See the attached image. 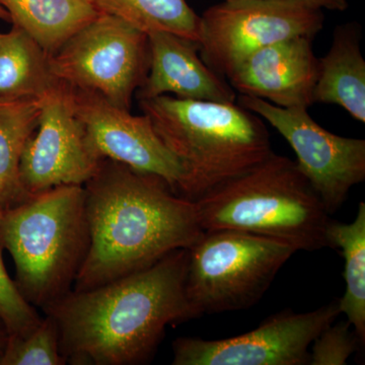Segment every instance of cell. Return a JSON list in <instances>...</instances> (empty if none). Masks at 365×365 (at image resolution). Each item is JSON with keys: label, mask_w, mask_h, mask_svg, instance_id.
<instances>
[{"label": "cell", "mask_w": 365, "mask_h": 365, "mask_svg": "<svg viewBox=\"0 0 365 365\" xmlns=\"http://www.w3.org/2000/svg\"><path fill=\"white\" fill-rule=\"evenodd\" d=\"M239 105L278 131L297 155V165L329 215L342 207L353 187L365 180V140L326 130L307 108H281L262 98L240 96Z\"/></svg>", "instance_id": "9c48e42d"}, {"label": "cell", "mask_w": 365, "mask_h": 365, "mask_svg": "<svg viewBox=\"0 0 365 365\" xmlns=\"http://www.w3.org/2000/svg\"><path fill=\"white\" fill-rule=\"evenodd\" d=\"M340 314L338 299L307 313L287 309L255 330L222 340L181 337L173 342L174 365H307L309 348Z\"/></svg>", "instance_id": "30bf717a"}, {"label": "cell", "mask_w": 365, "mask_h": 365, "mask_svg": "<svg viewBox=\"0 0 365 365\" xmlns=\"http://www.w3.org/2000/svg\"><path fill=\"white\" fill-rule=\"evenodd\" d=\"M0 20L11 23V16H9V14L7 13L6 9L1 4H0Z\"/></svg>", "instance_id": "484cf974"}, {"label": "cell", "mask_w": 365, "mask_h": 365, "mask_svg": "<svg viewBox=\"0 0 365 365\" xmlns=\"http://www.w3.org/2000/svg\"><path fill=\"white\" fill-rule=\"evenodd\" d=\"M150 63L148 34L106 14L81 29L50 56L57 81L97 93L128 111L145 81Z\"/></svg>", "instance_id": "52a82bcc"}, {"label": "cell", "mask_w": 365, "mask_h": 365, "mask_svg": "<svg viewBox=\"0 0 365 365\" xmlns=\"http://www.w3.org/2000/svg\"><path fill=\"white\" fill-rule=\"evenodd\" d=\"M41 98L39 125L21 155V186L30 195L58 186H83L104 158L74 111L66 83L57 81Z\"/></svg>", "instance_id": "8fae6325"}, {"label": "cell", "mask_w": 365, "mask_h": 365, "mask_svg": "<svg viewBox=\"0 0 365 365\" xmlns=\"http://www.w3.org/2000/svg\"><path fill=\"white\" fill-rule=\"evenodd\" d=\"M314 38L297 36L257 50L242 60L227 79L242 96L267 101L281 108L314 104L318 57Z\"/></svg>", "instance_id": "4fadbf2b"}, {"label": "cell", "mask_w": 365, "mask_h": 365, "mask_svg": "<svg viewBox=\"0 0 365 365\" xmlns=\"http://www.w3.org/2000/svg\"><path fill=\"white\" fill-rule=\"evenodd\" d=\"M42 98H0V208L30 197L21 186L19 165L26 141L39 125Z\"/></svg>", "instance_id": "e0dca14e"}, {"label": "cell", "mask_w": 365, "mask_h": 365, "mask_svg": "<svg viewBox=\"0 0 365 365\" xmlns=\"http://www.w3.org/2000/svg\"><path fill=\"white\" fill-rule=\"evenodd\" d=\"M2 35H4V34H2V33H0V40H1V38H2Z\"/></svg>", "instance_id": "4316f807"}, {"label": "cell", "mask_w": 365, "mask_h": 365, "mask_svg": "<svg viewBox=\"0 0 365 365\" xmlns=\"http://www.w3.org/2000/svg\"><path fill=\"white\" fill-rule=\"evenodd\" d=\"M312 7V9H328L332 11H345L348 9V0H284Z\"/></svg>", "instance_id": "cb8c5ba5"}, {"label": "cell", "mask_w": 365, "mask_h": 365, "mask_svg": "<svg viewBox=\"0 0 365 365\" xmlns=\"http://www.w3.org/2000/svg\"><path fill=\"white\" fill-rule=\"evenodd\" d=\"M295 252L285 242L240 230L204 232L189 249L190 304L198 317L250 309Z\"/></svg>", "instance_id": "8992f818"}, {"label": "cell", "mask_w": 365, "mask_h": 365, "mask_svg": "<svg viewBox=\"0 0 365 365\" xmlns=\"http://www.w3.org/2000/svg\"><path fill=\"white\" fill-rule=\"evenodd\" d=\"M57 79L50 56L25 31L14 26L0 40V98H42Z\"/></svg>", "instance_id": "ac0fdd59"}, {"label": "cell", "mask_w": 365, "mask_h": 365, "mask_svg": "<svg viewBox=\"0 0 365 365\" xmlns=\"http://www.w3.org/2000/svg\"><path fill=\"white\" fill-rule=\"evenodd\" d=\"M2 209L0 208V215ZM0 319L6 326L9 336H23L40 323V314L29 304L4 267L0 245Z\"/></svg>", "instance_id": "7402d4cb"}, {"label": "cell", "mask_w": 365, "mask_h": 365, "mask_svg": "<svg viewBox=\"0 0 365 365\" xmlns=\"http://www.w3.org/2000/svg\"><path fill=\"white\" fill-rule=\"evenodd\" d=\"M0 245L13 257L16 287L36 309L71 292L90 247L83 186L32 194L0 215Z\"/></svg>", "instance_id": "277c9868"}, {"label": "cell", "mask_w": 365, "mask_h": 365, "mask_svg": "<svg viewBox=\"0 0 365 365\" xmlns=\"http://www.w3.org/2000/svg\"><path fill=\"white\" fill-rule=\"evenodd\" d=\"M90 247L73 290L143 270L204 234L195 201L157 175L104 158L83 185Z\"/></svg>", "instance_id": "7a4b0ae2"}, {"label": "cell", "mask_w": 365, "mask_h": 365, "mask_svg": "<svg viewBox=\"0 0 365 365\" xmlns=\"http://www.w3.org/2000/svg\"><path fill=\"white\" fill-rule=\"evenodd\" d=\"M314 103L339 106L365 123V60L359 24L336 26L330 50L318 59Z\"/></svg>", "instance_id": "9a60e30c"}, {"label": "cell", "mask_w": 365, "mask_h": 365, "mask_svg": "<svg viewBox=\"0 0 365 365\" xmlns=\"http://www.w3.org/2000/svg\"><path fill=\"white\" fill-rule=\"evenodd\" d=\"M68 86L74 111L103 158L157 175L186 198L188 173L158 137L150 118L134 116L93 91Z\"/></svg>", "instance_id": "7c38bea8"}, {"label": "cell", "mask_w": 365, "mask_h": 365, "mask_svg": "<svg viewBox=\"0 0 365 365\" xmlns=\"http://www.w3.org/2000/svg\"><path fill=\"white\" fill-rule=\"evenodd\" d=\"M204 232L235 230L297 251L329 247L330 215L297 163L272 153L253 170L195 201Z\"/></svg>", "instance_id": "5b68a950"}, {"label": "cell", "mask_w": 365, "mask_h": 365, "mask_svg": "<svg viewBox=\"0 0 365 365\" xmlns=\"http://www.w3.org/2000/svg\"><path fill=\"white\" fill-rule=\"evenodd\" d=\"M7 339H9V333H7L6 326L0 319V359H1L4 349H6Z\"/></svg>", "instance_id": "d4e9b609"}, {"label": "cell", "mask_w": 365, "mask_h": 365, "mask_svg": "<svg viewBox=\"0 0 365 365\" xmlns=\"http://www.w3.org/2000/svg\"><path fill=\"white\" fill-rule=\"evenodd\" d=\"M200 18V57L225 78L261 48L297 36L316 37L325 21L323 11L284 0H223Z\"/></svg>", "instance_id": "ba28073f"}, {"label": "cell", "mask_w": 365, "mask_h": 365, "mask_svg": "<svg viewBox=\"0 0 365 365\" xmlns=\"http://www.w3.org/2000/svg\"><path fill=\"white\" fill-rule=\"evenodd\" d=\"M101 14L117 16L143 33L168 32L199 45L201 18L186 0H90Z\"/></svg>", "instance_id": "ffe728a7"}, {"label": "cell", "mask_w": 365, "mask_h": 365, "mask_svg": "<svg viewBox=\"0 0 365 365\" xmlns=\"http://www.w3.org/2000/svg\"><path fill=\"white\" fill-rule=\"evenodd\" d=\"M143 114L188 173L192 201L246 174L274 153L263 119L235 103L174 96L138 100Z\"/></svg>", "instance_id": "3957f363"}, {"label": "cell", "mask_w": 365, "mask_h": 365, "mask_svg": "<svg viewBox=\"0 0 365 365\" xmlns=\"http://www.w3.org/2000/svg\"><path fill=\"white\" fill-rule=\"evenodd\" d=\"M189 249L86 290H73L42 311L52 317L66 364L150 362L168 326L199 318L186 294Z\"/></svg>", "instance_id": "6da1fadb"}, {"label": "cell", "mask_w": 365, "mask_h": 365, "mask_svg": "<svg viewBox=\"0 0 365 365\" xmlns=\"http://www.w3.org/2000/svg\"><path fill=\"white\" fill-rule=\"evenodd\" d=\"M359 338L346 319L331 324L317 336L309 348V365H345L361 346Z\"/></svg>", "instance_id": "603a6c76"}, {"label": "cell", "mask_w": 365, "mask_h": 365, "mask_svg": "<svg viewBox=\"0 0 365 365\" xmlns=\"http://www.w3.org/2000/svg\"><path fill=\"white\" fill-rule=\"evenodd\" d=\"M11 23L25 31L49 56L97 19L90 0H0Z\"/></svg>", "instance_id": "2e32d148"}, {"label": "cell", "mask_w": 365, "mask_h": 365, "mask_svg": "<svg viewBox=\"0 0 365 365\" xmlns=\"http://www.w3.org/2000/svg\"><path fill=\"white\" fill-rule=\"evenodd\" d=\"M330 248L340 249L344 258L345 292L340 314L352 326L362 346L365 343V203L360 202L356 217L349 223L331 220L327 228Z\"/></svg>", "instance_id": "d6986e66"}, {"label": "cell", "mask_w": 365, "mask_h": 365, "mask_svg": "<svg viewBox=\"0 0 365 365\" xmlns=\"http://www.w3.org/2000/svg\"><path fill=\"white\" fill-rule=\"evenodd\" d=\"M1 365H64L59 333L52 317L45 314L38 326L23 336H9Z\"/></svg>", "instance_id": "44dd1931"}, {"label": "cell", "mask_w": 365, "mask_h": 365, "mask_svg": "<svg viewBox=\"0 0 365 365\" xmlns=\"http://www.w3.org/2000/svg\"><path fill=\"white\" fill-rule=\"evenodd\" d=\"M148 37L150 71L136 91L138 100L170 95L184 100L235 103V91L199 56L196 42L168 32H153Z\"/></svg>", "instance_id": "5bb4252c"}]
</instances>
